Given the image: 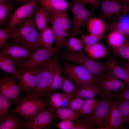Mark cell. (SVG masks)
<instances>
[{"label": "cell", "mask_w": 129, "mask_h": 129, "mask_svg": "<svg viewBox=\"0 0 129 129\" xmlns=\"http://www.w3.org/2000/svg\"><path fill=\"white\" fill-rule=\"evenodd\" d=\"M58 59L54 55L47 62L34 68L36 74L33 95L48 99V90L51 84L55 65Z\"/></svg>", "instance_id": "1"}, {"label": "cell", "mask_w": 129, "mask_h": 129, "mask_svg": "<svg viewBox=\"0 0 129 129\" xmlns=\"http://www.w3.org/2000/svg\"><path fill=\"white\" fill-rule=\"evenodd\" d=\"M12 41L24 44L34 51L41 48L38 44V37L34 16L19 25L10 32Z\"/></svg>", "instance_id": "2"}, {"label": "cell", "mask_w": 129, "mask_h": 129, "mask_svg": "<svg viewBox=\"0 0 129 129\" xmlns=\"http://www.w3.org/2000/svg\"><path fill=\"white\" fill-rule=\"evenodd\" d=\"M48 100L47 99L32 94H26L24 98L14 108L9 112L13 111L19 115L29 120L49 107Z\"/></svg>", "instance_id": "3"}, {"label": "cell", "mask_w": 129, "mask_h": 129, "mask_svg": "<svg viewBox=\"0 0 129 129\" xmlns=\"http://www.w3.org/2000/svg\"><path fill=\"white\" fill-rule=\"evenodd\" d=\"M100 90L97 96L112 98L115 95L127 88L126 85L107 70L95 77Z\"/></svg>", "instance_id": "4"}, {"label": "cell", "mask_w": 129, "mask_h": 129, "mask_svg": "<svg viewBox=\"0 0 129 129\" xmlns=\"http://www.w3.org/2000/svg\"><path fill=\"white\" fill-rule=\"evenodd\" d=\"M61 60L71 62L83 67L96 77L107 70L105 65L88 55L84 54L82 52L75 53L67 50L63 52L60 57Z\"/></svg>", "instance_id": "5"}, {"label": "cell", "mask_w": 129, "mask_h": 129, "mask_svg": "<svg viewBox=\"0 0 129 129\" xmlns=\"http://www.w3.org/2000/svg\"><path fill=\"white\" fill-rule=\"evenodd\" d=\"M113 98L101 97L92 112L85 116L98 129H107L109 108Z\"/></svg>", "instance_id": "6"}, {"label": "cell", "mask_w": 129, "mask_h": 129, "mask_svg": "<svg viewBox=\"0 0 129 129\" xmlns=\"http://www.w3.org/2000/svg\"><path fill=\"white\" fill-rule=\"evenodd\" d=\"M40 1V0H31L18 7L12 14L5 29L10 32L16 27L34 16Z\"/></svg>", "instance_id": "7"}, {"label": "cell", "mask_w": 129, "mask_h": 129, "mask_svg": "<svg viewBox=\"0 0 129 129\" xmlns=\"http://www.w3.org/2000/svg\"><path fill=\"white\" fill-rule=\"evenodd\" d=\"M63 65L64 75L78 88L96 79L90 71L81 65L66 63H64Z\"/></svg>", "instance_id": "8"}, {"label": "cell", "mask_w": 129, "mask_h": 129, "mask_svg": "<svg viewBox=\"0 0 129 129\" xmlns=\"http://www.w3.org/2000/svg\"><path fill=\"white\" fill-rule=\"evenodd\" d=\"M84 4L82 0H72L69 5L73 17V28L69 33L70 36L78 34L81 27L92 18L91 12L84 7Z\"/></svg>", "instance_id": "9"}, {"label": "cell", "mask_w": 129, "mask_h": 129, "mask_svg": "<svg viewBox=\"0 0 129 129\" xmlns=\"http://www.w3.org/2000/svg\"><path fill=\"white\" fill-rule=\"evenodd\" d=\"M100 9L104 18L112 21H116L129 12V3L119 0H102Z\"/></svg>", "instance_id": "10"}, {"label": "cell", "mask_w": 129, "mask_h": 129, "mask_svg": "<svg viewBox=\"0 0 129 129\" xmlns=\"http://www.w3.org/2000/svg\"><path fill=\"white\" fill-rule=\"evenodd\" d=\"M34 51L24 44L12 41L8 43L5 47L1 49L0 53L7 54L13 58L19 69L25 67L30 54Z\"/></svg>", "instance_id": "11"}, {"label": "cell", "mask_w": 129, "mask_h": 129, "mask_svg": "<svg viewBox=\"0 0 129 129\" xmlns=\"http://www.w3.org/2000/svg\"><path fill=\"white\" fill-rule=\"evenodd\" d=\"M17 79L11 75H3L0 80V94L16 105L23 98Z\"/></svg>", "instance_id": "12"}, {"label": "cell", "mask_w": 129, "mask_h": 129, "mask_svg": "<svg viewBox=\"0 0 129 129\" xmlns=\"http://www.w3.org/2000/svg\"><path fill=\"white\" fill-rule=\"evenodd\" d=\"M55 110L48 108L42 111L24 123L22 129H47L50 128L55 124L56 120L57 117Z\"/></svg>", "instance_id": "13"}, {"label": "cell", "mask_w": 129, "mask_h": 129, "mask_svg": "<svg viewBox=\"0 0 129 129\" xmlns=\"http://www.w3.org/2000/svg\"><path fill=\"white\" fill-rule=\"evenodd\" d=\"M17 70V79L21 90L26 94H32L36 84V74L34 69L25 67Z\"/></svg>", "instance_id": "14"}, {"label": "cell", "mask_w": 129, "mask_h": 129, "mask_svg": "<svg viewBox=\"0 0 129 129\" xmlns=\"http://www.w3.org/2000/svg\"><path fill=\"white\" fill-rule=\"evenodd\" d=\"M56 52L43 48L34 50L30 54L25 67L37 68L49 61Z\"/></svg>", "instance_id": "15"}, {"label": "cell", "mask_w": 129, "mask_h": 129, "mask_svg": "<svg viewBox=\"0 0 129 129\" xmlns=\"http://www.w3.org/2000/svg\"><path fill=\"white\" fill-rule=\"evenodd\" d=\"M120 99H113L109 110L107 129H117L124 128L121 122L119 108Z\"/></svg>", "instance_id": "16"}, {"label": "cell", "mask_w": 129, "mask_h": 129, "mask_svg": "<svg viewBox=\"0 0 129 129\" xmlns=\"http://www.w3.org/2000/svg\"><path fill=\"white\" fill-rule=\"evenodd\" d=\"M49 23L52 25V28L54 34L56 52L55 55H57L62 47L69 36L68 32L60 25L59 23L52 17Z\"/></svg>", "instance_id": "17"}, {"label": "cell", "mask_w": 129, "mask_h": 129, "mask_svg": "<svg viewBox=\"0 0 129 129\" xmlns=\"http://www.w3.org/2000/svg\"><path fill=\"white\" fill-rule=\"evenodd\" d=\"M10 112L0 121V129H22L23 125L28 119L18 116L13 111Z\"/></svg>", "instance_id": "18"}, {"label": "cell", "mask_w": 129, "mask_h": 129, "mask_svg": "<svg viewBox=\"0 0 129 129\" xmlns=\"http://www.w3.org/2000/svg\"><path fill=\"white\" fill-rule=\"evenodd\" d=\"M52 14L40 4L37 6L34 15V21L36 28L40 32L47 26Z\"/></svg>", "instance_id": "19"}, {"label": "cell", "mask_w": 129, "mask_h": 129, "mask_svg": "<svg viewBox=\"0 0 129 129\" xmlns=\"http://www.w3.org/2000/svg\"><path fill=\"white\" fill-rule=\"evenodd\" d=\"M100 92V88L96 78L93 81L78 88L75 96H78L86 99H91L98 96Z\"/></svg>", "instance_id": "20"}, {"label": "cell", "mask_w": 129, "mask_h": 129, "mask_svg": "<svg viewBox=\"0 0 129 129\" xmlns=\"http://www.w3.org/2000/svg\"><path fill=\"white\" fill-rule=\"evenodd\" d=\"M54 42V37L52 28L47 26L39 34L37 43L41 47L51 51L56 50L53 47Z\"/></svg>", "instance_id": "21"}, {"label": "cell", "mask_w": 129, "mask_h": 129, "mask_svg": "<svg viewBox=\"0 0 129 129\" xmlns=\"http://www.w3.org/2000/svg\"><path fill=\"white\" fill-rule=\"evenodd\" d=\"M15 60L7 54L0 53V69L5 73L9 74L16 79L18 76Z\"/></svg>", "instance_id": "22"}, {"label": "cell", "mask_w": 129, "mask_h": 129, "mask_svg": "<svg viewBox=\"0 0 129 129\" xmlns=\"http://www.w3.org/2000/svg\"><path fill=\"white\" fill-rule=\"evenodd\" d=\"M105 66L107 70L127 85L129 83V75L124 68L119 65L116 59H111L109 60Z\"/></svg>", "instance_id": "23"}, {"label": "cell", "mask_w": 129, "mask_h": 129, "mask_svg": "<svg viewBox=\"0 0 129 129\" xmlns=\"http://www.w3.org/2000/svg\"><path fill=\"white\" fill-rule=\"evenodd\" d=\"M40 4L52 14L67 10L69 6L66 0H40Z\"/></svg>", "instance_id": "24"}, {"label": "cell", "mask_w": 129, "mask_h": 129, "mask_svg": "<svg viewBox=\"0 0 129 129\" xmlns=\"http://www.w3.org/2000/svg\"><path fill=\"white\" fill-rule=\"evenodd\" d=\"M84 49L89 56L95 59L103 58L108 54L105 46L98 42L90 46H84Z\"/></svg>", "instance_id": "25"}, {"label": "cell", "mask_w": 129, "mask_h": 129, "mask_svg": "<svg viewBox=\"0 0 129 129\" xmlns=\"http://www.w3.org/2000/svg\"><path fill=\"white\" fill-rule=\"evenodd\" d=\"M63 72V70L58 60L55 65L52 81L48 90L49 96L51 94L60 88L62 83Z\"/></svg>", "instance_id": "26"}, {"label": "cell", "mask_w": 129, "mask_h": 129, "mask_svg": "<svg viewBox=\"0 0 129 129\" xmlns=\"http://www.w3.org/2000/svg\"><path fill=\"white\" fill-rule=\"evenodd\" d=\"M55 113L56 117L62 120L75 121L80 117L78 112L73 111L67 107H61L57 108L55 109Z\"/></svg>", "instance_id": "27"}, {"label": "cell", "mask_w": 129, "mask_h": 129, "mask_svg": "<svg viewBox=\"0 0 129 129\" xmlns=\"http://www.w3.org/2000/svg\"><path fill=\"white\" fill-rule=\"evenodd\" d=\"M87 28L90 34L98 36L104 35L105 26L102 21L97 18H92L87 23Z\"/></svg>", "instance_id": "28"}, {"label": "cell", "mask_w": 129, "mask_h": 129, "mask_svg": "<svg viewBox=\"0 0 129 129\" xmlns=\"http://www.w3.org/2000/svg\"><path fill=\"white\" fill-rule=\"evenodd\" d=\"M109 29L118 32L125 35L129 36V17L123 18L113 22L108 26Z\"/></svg>", "instance_id": "29"}, {"label": "cell", "mask_w": 129, "mask_h": 129, "mask_svg": "<svg viewBox=\"0 0 129 129\" xmlns=\"http://www.w3.org/2000/svg\"><path fill=\"white\" fill-rule=\"evenodd\" d=\"M66 48L69 51L75 53L82 52L84 46L81 40L72 36L66 40L63 47Z\"/></svg>", "instance_id": "30"}, {"label": "cell", "mask_w": 129, "mask_h": 129, "mask_svg": "<svg viewBox=\"0 0 129 129\" xmlns=\"http://www.w3.org/2000/svg\"><path fill=\"white\" fill-rule=\"evenodd\" d=\"M14 8V5L10 2L6 3H0V25L8 24L12 16Z\"/></svg>", "instance_id": "31"}, {"label": "cell", "mask_w": 129, "mask_h": 129, "mask_svg": "<svg viewBox=\"0 0 129 129\" xmlns=\"http://www.w3.org/2000/svg\"><path fill=\"white\" fill-rule=\"evenodd\" d=\"M52 17L57 21L63 28L69 32L71 22L67 10L52 14Z\"/></svg>", "instance_id": "32"}, {"label": "cell", "mask_w": 129, "mask_h": 129, "mask_svg": "<svg viewBox=\"0 0 129 129\" xmlns=\"http://www.w3.org/2000/svg\"><path fill=\"white\" fill-rule=\"evenodd\" d=\"M60 88L62 92L71 97L75 96L78 90V88L64 75H63Z\"/></svg>", "instance_id": "33"}, {"label": "cell", "mask_w": 129, "mask_h": 129, "mask_svg": "<svg viewBox=\"0 0 129 129\" xmlns=\"http://www.w3.org/2000/svg\"><path fill=\"white\" fill-rule=\"evenodd\" d=\"M109 44L113 48H117L125 41V35L116 31H113L108 36Z\"/></svg>", "instance_id": "34"}, {"label": "cell", "mask_w": 129, "mask_h": 129, "mask_svg": "<svg viewBox=\"0 0 129 129\" xmlns=\"http://www.w3.org/2000/svg\"><path fill=\"white\" fill-rule=\"evenodd\" d=\"M98 100L94 98L85 99L80 109L77 111L79 113L80 117L86 116L91 113L93 110Z\"/></svg>", "instance_id": "35"}, {"label": "cell", "mask_w": 129, "mask_h": 129, "mask_svg": "<svg viewBox=\"0 0 129 129\" xmlns=\"http://www.w3.org/2000/svg\"><path fill=\"white\" fill-rule=\"evenodd\" d=\"M12 106V102L0 94V121L6 117Z\"/></svg>", "instance_id": "36"}, {"label": "cell", "mask_w": 129, "mask_h": 129, "mask_svg": "<svg viewBox=\"0 0 129 129\" xmlns=\"http://www.w3.org/2000/svg\"><path fill=\"white\" fill-rule=\"evenodd\" d=\"M120 99L119 108L122 124L124 127L129 120V101Z\"/></svg>", "instance_id": "37"}, {"label": "cell", "mask_w": 129, "mask_h": 129, "mask_svg": "<svg viewBox=\"0 0 129 129\" xmlns=\"http://www.w3.org/2000/svg\"><path fill=\"white\" fill-rule=\"evenodd\" d=\"M113 51L116 55L128 60L129 59V39L118 47L113 48Z\"/></svg>", "instance_id": "38"}, {"label": "cell", "mask_w": 129, "mask_h": 129, "mask_svg": "<svg viewBox=\"0 0 129 129\" xmlns=\"http://www.w3.org/2000/svg\"><path fill=\"white\" fill-rule=\"evenodd\" d=\"M72 129H94L97 128L88 119H80L75 120Z\"/></svg>", "instance_id": "39"}, {"label": "cell", "mask_w": 129, "mask_h": 129, "mask_svg": "<svg viewBox=\"0 0 129 129\" xmlns=\"http://www.w3.org/2000/svg\"><path fill=\"white\" fill-rule=\"evenodd\" d=\"M105 35L98 36L90 34L82 36L81 40L84 46H89L95 44L105 37Z\"/></svg>", "instance_id": "40"}, {"label": "cell", "mask_w": 129, "mask_h": 129, "mask_svg": "<svg viewBox=\"0 0 129 129\" xmlns=\"http://www.w3.org/2000/svg\"><path fill=\"white\" fill-rule=\"evenodd\" d=\"M85 99L78 96H74L70 99L67 107L73 111L77 112Z\"/></svg>", "instance_id": "41"}, {"label": "cell", "mask_w": 129, "mask_h": 129, "mask_svg": "<svg viewBox=\"0 0 129 129\" xmlns=\"http://www.w3.org/2000/svg\"><path fill=\"white\" fill-rule=\"evenodd\" d=\"M11 36L10 32H8L2 27H0V48L1 49L5 47L7 45L8 40L11 38Z\"/></svg>", "instance_id": "42"}, {"label": "cell", "mask_w": 129, "mask_h": 129, "mask_svg": "<svg viewBox=\"0 0 129 129\" xmlns=\"http://www.w3.org/2000/svg\"><path fill=\"white\" fill-rule=\"evenodd\" d=\"M64 93L63 92H54L51 94L48 98V102L49 106L48 108L50 109H53L54 105L61 99Z\"/></svg>", "instance_id": "43"}, {"label": "cell", "mask_w": 129, "mask_h": 129, "mask_svg": "<svg viewBox=\"0 0 129 129\" xmlns=\"http://www.w3.org/2000/svg\"><path fill=\"white\" fill-rule=\"evenodd\" d=\"M74 123L72 121L68 120H62L54 124L55 127L59 129H72L74 126Z\"/></svg>", "instance_id": "44"}, {"label": "cell", "mask_w": 129, "mask_h": 129, "mask_svg": "<svg viewBox=\"0 0 129 129\" xmlns=\"http://www.w3.org/2000/svg\"><path fill=\"white\" fill-rule=\"evenodd\" d=\"M112 98L129 101V88H127L123 91L115 95Z\"/></svg>", "instance_id": "45"}, {"label": "cell", "mask_w": 129, "mask_h": 129, "mask_svg": "<svg viewBox=\"0 0 129 129\" xmlns=\"http://www.w3.org/2000/svg\"><path fill=\"white\" fill-rule=\"evenodd\" d=\"M84 3L90 5L93 8L97 7L99 5V0H82Z\"/></svg>", "instance_id": "46"}, {"label": "cell", "mask_w": 129, "mask_h": 129, "mask_svg": "<svg viewBox=\"0 0 129 129\" xmlns=\"http://www.w3.org/2000/svg\"><path fill=\"white\" fill-rule=\"evenodd\" d=\"M128 62L124 65V69L127 72H129V59L127 60Z\"/></svg>", "instance_id": "47"}, {"label": "cell", "mask_w": 129, "mask_h": 129, "mask_svg": "<svg viewBox=\"0 0 129 129\" xmlns=\"http://www.w3.org/2000/svg\"><path fill=\"white\" fill-rule=\"evenodd\" d=\"M9 2V0H0V3H6Z\"/></svg>", "instance_id": "48"}, {"label": "cell", "mask_w": 129, "mask_h": 129, "mask_svg": "<svg viewBox=\"0 0 129 129\" xmlns=\"http://www.w3.org/2000/svg\"><path fill=\"white\" fill-rule=\"evenodd\" d=\"M17 1L21 2H24V3L28 2L31 0H16Z\"/></svg>", "instance_id": "49"}, {"label": "cell", "mask_w": 129, "mask_h": 129, "mask_svg": "<svg viewBox=\"0 0 129 129\" xmlns=\"http://www.w3.org/2000/svg\"><path fill=\"white\" fill-rule=\"evenodd\" d=\"M124 1L129 3V0H119Z\"/></svg>", "instance_id": "50"}, {"label": "cell", "mask_w": 129, "mask_h": 129, "mask_svg": "<svg viewBox=\"0 0 129 129\" xmlns=\"http://www.w3.org/2000/svg\"><path fill=\"white\" fill-rule=\"evenodd\" d=\"M129 88V83L128 84Z\"/></svg>", "instance_id": "51"}, {"label": "cell", "mask_w": 129, "mask_h": 129, "mask_svg": "<svg viewBox=\"0 0 129 129\" xmlns=\"http://www.w3.org/2000/svg\"><path fill=\"white\" fill-rule=\"evenodd\" d=\"M128 123H129V120Z\"/></svg>", "instance_id": "52"}, {"label": "cell", "mask_w": 129, "mask_h": 129, "mask_svg": "<svg viewBox=\"0 0 129 129\" xmlns=\"http://www.w3.org/2000/svg\"><path fill=\"white\" fill-rule=\"evenodd\" d=\"M127 73H128V74L129 75V72H127Z\"/></svg>", "instance_id": "53"}]
</instances>
